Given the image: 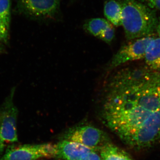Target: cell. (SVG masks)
Here are the masks:
<instances>
[{
    "label": "cell",
    "instance_id": "6da1fadb",
    "mask_svg": "<svg viewBox=\"0 0 160 160\" xmlns=\"http://www.w3.org/2000/svg\"><path fill=\"white\" fill-rule=\"evenodd\" d=\"M122 26L128 41L151 36L158 20L154 11L136 0H123Z\"/></svg>",
    "mask_w": 160,
    "mask_h": 160
},
{
    "label": "cell",
    "instance_id": "7a4b0ae2",
    "mask_svg": "<svg viewBox=\"0 0 160 160\" xmlns=\"http://www.w3.org/2000/svg\"><path fill=\"white\" fill-rule=\"evenodd\" d=\"M107 95L149 111H159L160 72L153 71L149 78L135 86L109 89Z\"/></svg>",
    "mask_w": 160,
    "mask_h": 160
},
{
    "label": "cell",
    "instance_id": "3957f363",
    "mask_svg": "<svg viewBox=\"0 0 160 160\" xmlns=\"http://www.w3.org/2000/svg\"><path fill=\"white\" fill-rule=\"evenodd\" d=\"M15 88L0 105V158L6 149L18 142V109L13 102Z\"/></svg>",
    "mask_w": 160,
    "mask_h": 160
},
{
    "label": "cell",
    "instance_id": "277c9868",
    "mask_svg": "<svg viewBox=\"0 0 160 160\" xmlns=\"http://www.w3.org/2000/svg\"><path fill=\"white\" fill-rule=\"evenodd\" d=\"M160 139V111L152 112L142 126L122 139L137 148H143L153 145Z\"/></svg>",
    "mask_w": 160,
    "mask_h": 160
},
{
    "label": "cell",
    "instance_id": "5b68a950",
    "mask_svg": "<svg viewBox=\"0 0 160 160\" xmlns=\"http://www.w3.org/2000/svg\"><path fill=\"white\" fill-rule=\"evenodd\" d=\"M56 145L48 144L11 146L6 149L0 160H37L57 157Z\"/></svg>",
    "mask_w": 160,
    "mask_h": 160
},
{
    "label": "cell",
    "instance_id": "8992f818",
    "mask_svg": "<svg viewBox=\"0 0 160 160\" xmlns=\"http://www.w3.org/2000/svg\"><path fill=\"white\" fill-rule=\"evenodd\" d=\"M153 38L151 36L132 40L122 46L112 59L109 69H113L130 61L144 59L148 46Z\"/></svg>",
    "mask_w": 160,
    "mask_h": 160
},
{
    "label": "cell",
    "instance_id": "52a82bcc",
    "mask_svg": "<svg viewBox=\"0 0 160 160\" xmlns=\"http://www.w3.org/2000/svg\"><path fill=\"white\" fill-rule=\"evenodd\" d=\"M65 140L81 143L97 150L108 143L107 136L102 131L88 126H78L70 129L66 133Z\"/></svg>",
    "mask_w": 160,
    "mask_h": 160
},
{
    "label": "cell",
    "instance_id": "ba28073f",
    "mask_svg": "<svg viewBox=\"0 0 160 160\" xmlns=\"http://www.w3.org/2000/svg\"><path fill=\"white\" fill-rule=\"evenodd\" d=\"M60 0H18V7L22 13L33 18L54 15L59 6Z\"/></svg>",
    "mask_w": 160,
    "mask_h": 160
},
{
    "label": "cell",
    "instance_id": "9c48e42d",
    "mask_svg": "<svg viewBox=\"0 0 160 160\" xmlns=\"http://www.w3.org/2000/svg\"><path fill=\"white\" fill-rule=\"evenodd\" d=\"M57 157L65 160H81L86 155L96 149L81 143L64 140L56 145Z\"/></svg>",
    "mask_w": 160,
    "mask_h": 160
},
{
    "label": "cell",
    "instance_id": "30bf717a",
    "mask_svg": "<svg viewBox=\"0 0 160 160\" xmlns=\"http://www.w3.org/2000/svg\"><path fill=\"white\" fill-rule=\"evenodd\" d=\"M152 71L160 72V38H153L148 46L144 58Z\"/></svg>",
    "mask_w": 160,
    "mask_h": 160
},
{
    "label": "cell",
    "instance_id": "8fae6325",
    "mask_svg": "<svg viewBox=\"0 0 160 160\" xmlns=\"http://www.w3.org/2000/svg\"><path fill=\"white\" fill-rule=\"evenodd\" d=\"M122 13L121 3L115 0H109L105 3L104 14L107 21L113 26H122Z\"/></svg>",
    "mask_w": 160,
    "mask_h": 160
},
{
    "label": "cell",
    "instance_id": "7c38bea8",
    "mask_svg": "<svg viewBox=\"0 0 160 160\" xmlns=\"http://www.w3.org/2000/svg\"><path fill=\"white\" fill-rule=\"evenodd\" d=\"M100 151L102 160H133L126 152L109 142Z\"/></svg>",
    "mask_w": 160,
    "mask_h": 160
},
{
    "label": "cell",
    "instance_id": "4fadbf2b",
    "mask_svg": "<svg viewBox=\"0 0 160 160\" xmlns=\"http://www.w3.org/2000/svg\"><path fill=\"white\" fill-rule=\"evenodd\" d=\"M111 24L109 21L101 18L88 20L84 25V29L96 37L99 38L105 29Z\"/></svg>",
    "mask_w": 160,
    "mask_h": 160
},
{
    "label": "cell",
    "instance_id": "5bb4252c",
    "mask_svg": "<svg viewBox=\"0 0 160 160\" xmlns=\"http://www.w3.org/2000/svg\"><path fill=\"white\" fill-rule=\"evenodd\" d=\"M10 0H0V20L9 28L11 17Z\"/></svg>",
    "mask_w": 160,
    "mask_h": 160
},
{
    "label": "cell",
    "instance_id": "9a60e30c",
    "mask_svg": "<svg viewBox=\"0 0 160 160\" xmlns=\"http://www.w3.org/2000/svg\"><path fill=\"white\" fill-rule=\"evenodd\" d=\"M114 36V28L111 24L100 35L99 38L108 44H110L113 39Z\"/></svg>",
    "mask_w": 160,
    "mask_h": 160
},
{
    "label": "cell",
    "instance_id": "2e32d148",
    "mask_svg": "<svg viewBox=\"0 0 160 160\" xmlns=\"http://www.w3.org/2000/svg\"><path fill=\"white\" fill-rule=\"evenodd\" d=\"M9 28L0 20V42L7 44L9 41Z\"/></svg>",
    "mask_w": 160,
    "mask_h": 160
},
{
    "label": "cell",
    "instance_id": "e0dca14e",
    "mask_svg": "<svg viewBox=\"0 0 160 160\" xmlns=\"http://www.w3.org/2000/svg\"><path fill=\"white\" fill-rule=\"evenodd\" d=\"M97 150L92 151L86 155L81 160H102L101 155L96 152Z\"/></svg>",
    "mask_w": 160,
    "mask_h": 160
},
{
    "label": "cell",
    "instance_id": "ac0fdd59",
    "mask_svg": "<svg viewBox=\"0 0 160 160\" xmlns=\"http://www.w3.org/2000/svg\"><path fill=\"white\" fill-rule=\"evenodd\" d=\"M150 6L160 10V0H146Z\"/></svg>",
    "mask_w": 160,
    "mask_h": 160
},
{
    "label": "cell",
    "instance_id": "d6986e66",
    "mask_svg": "<svg viewBox=\"0 0 160 160\" xmlns=\"http://www.w3.org/2000/svg\"><path fill=\"white\" fill-rule=\"evenodd\" d=\"M156 31H157L158 34L159 36V38H160V18L158 19V22Z\"/></svg>",
    "mask_w": 160,
    "mask_h": 160
},
{
    "label": "cell",
    "instance_id": "ffe728a7",
    "mask_svg": "<svg viewBox=\"0 0 160 160\" xmlns=\"http://www.w3.org/2000/svg\"><path fill=\"white\" fill-rule=\"evenodd\" d=\"M4 50H5V48L2 43L0 42V53L4 52Z\"/></svg>",
    "mask_w": 160,
    "mask_h": 160
}]
</instances>
